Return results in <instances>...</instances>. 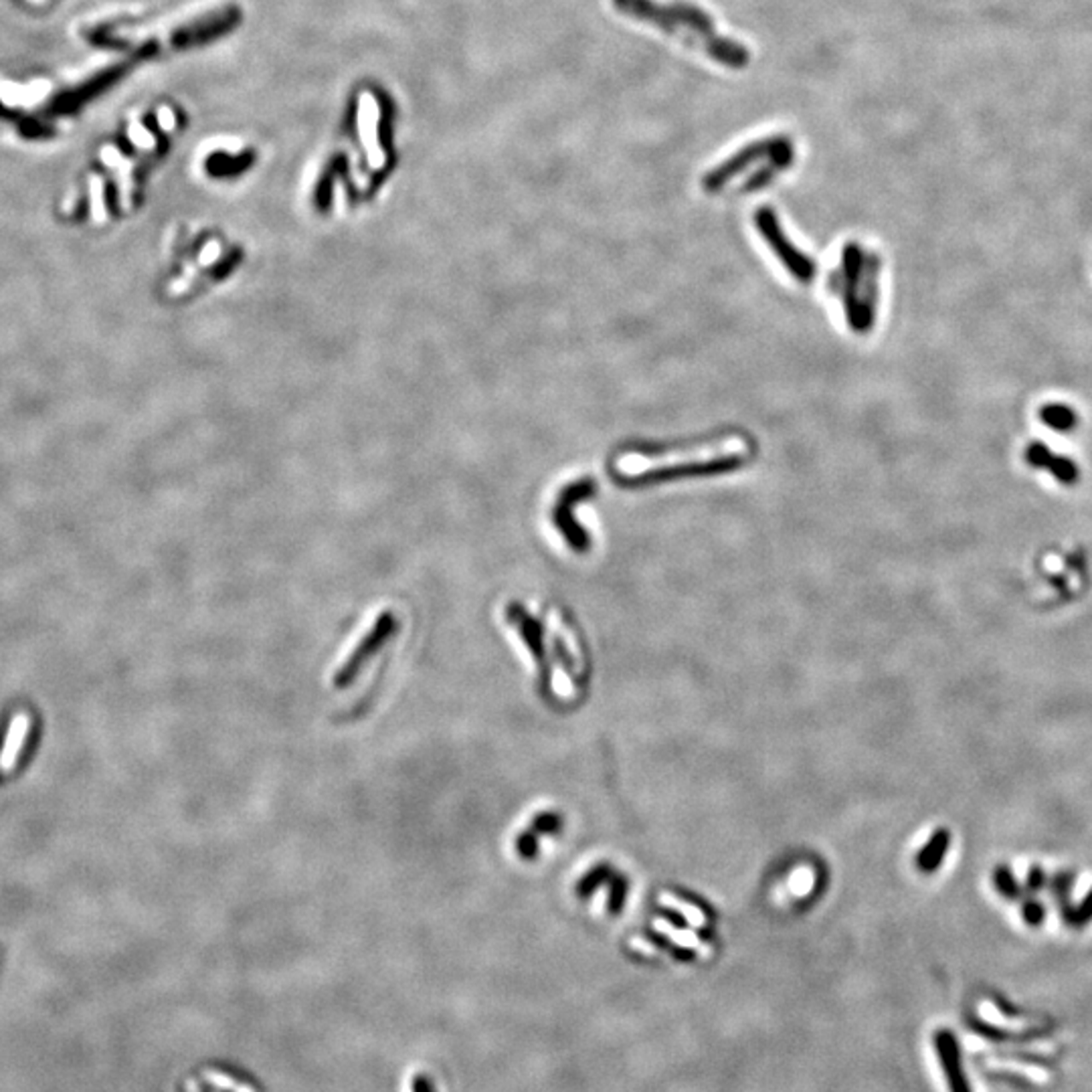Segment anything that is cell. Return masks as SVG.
<instances>
[{
	"mask_svg": "<svg viewBox=\"0 0 1092 1092\" xmlns=\"http://www.w3.org/2000/svg\"><path fill=\"white\" fill-rule=\"evenodd\" d=\"M993 886L997 888V892L1006 898H1018L1022 891H1019L1018 880L1013 878V872L1007 868V866H997L993 870Z\"/></svg>",
	"mask_w": 1092,
	"mask_h": 1092,
	"instance_id": "12",
	"label": "cell"
},
{
	"mask_svg": "<svg viewBox=\"0 0 1092 1092\" xmlns=\"http://www.w3.org/2000/svg\"><path fill=\"white\" fill-rule=\"evenodd\" d=\"M1022 916L1030 926H1040L1042 920L1046 919V908L1042 907L1038 900H1028L1022 907Z\"/></svg>",
	"mask_w": 1092,
	"mask_h": 1092,
	"instance_id": "14",
	"label": "cell"
},
{
	"mask_svg": "<svg viewBox=\"0 0 1092 1092\" xmlns=\"http://www.w3.org/2000/svg\"><path fill=\"white\" fill-rule=\"evenodd\" d=\"M1064 916H1066V923L1070 926H1084L1089 920H1092V891L1086 894L1078 907L1064 910Z\"/></svg>",
	"mask_w": 1092,
	"mask_h": 1092,
	"instance_id": "13",
	"label": "cell"
},
{
	"mask_svg": "<svg viewBox=\"0 0 1092 1092\" xmlns=\"http://www.w3.org/2000/svg\"><path fill=\"white\" fill-rule=\"evenodd\" d=\"M1044 880H1046L1044 872H1042L1040 868H1031L1030 878H1028V888H1030L1031 892H1036L1038 888L1044 886Z\"/></svg>",
	"mask_w": 1092,
	"mask_h": 1092,
	"instance_id": "15",
	"label": "cell"
},
{
	"mask_svg": "<svg viewBox=\"0 0 1092 1092\" xmlns=\"http://www.w3.org/2000/svg\"><path fill=\"white\" fill-rule=\"evenodd\" d=\"M1025 459L1031 465H1036V468L1048 470L1056 480L1064 482V484H1072V482L1078 480L1077 465L1070 462V459L1062 458V455H1054V452H1050L1046 446H1042V443H1034V446L1025 449Z\"/></svg>",
	"mask_w": 1092,
	"mask_h": 1092,
	"instance_id": "8",
	"label": "cell"
},
{
	"mask_svg": "<svg viewBox=\"0 0 1092 1092\" xmlns=\"http://www.w3.org/2000/svg\"><path fill=\"white\" fill-rule=\"evenodd\" d=\"M1042 423L1056 431H1068L1077 425V413L1062 403H1050L1040 409Z\"/></svg>",
	"mask_w": 1092,
	"mask_h": 1092,
	"instance_id": "11",
	"label": "cell"
},
{
	"mask_svg": "<svg viewBox=\"0 0 1092 1092\" xmlns=\"http://www.w3.org/2000/svg\"><path fill=\"white\" fill-rule=\"evenodd\" d=\"M613 7L628 19L654 26L724 67L745 69L750 63L749 47L721 35L712 16L688 0H613Z\"/></svg>",
	"mask_w": 1092,
	"mask_h": 1092,
	"instance_id": "1",
	"label": "cell"
},
{
	"mask_svg": "<svg viewBox=\"0 0 1092 1092\" xmlns=\"http://www.w3.org/2000/svg\"><path fill=\"white\" fill-rule=\"evenodd\" d=\"M795 148L789 136L777 134L749 142V144L728 156L702 177V189L706 193H718L728 184L746 174L740 183V193H750L769 186L777 174L793 164Z\"/></svg>",
	"mask_w": 1092,
	"mask_h": 1092,
	"instance_id": "2",
	"label": "cell"
},
{
	"mask_svg": "<svg viewBox=\"0 0 1092 1092\" xmlns=\"http://www.w3.org/2000/svg\"><path fill=\"white\" fill-rule=\"evenodd\" d=\"M935 1044L938 1052V1060H941V1066L943 1070H945V1077L949 1078V1089H951V1092H971L967 1077H965L961 1068L959 1046L957 1042H955L951 1031H945V1030L938 1031Z\"/></svg>",
	"mask_w": 1092,
	"mask_h": 1092,
	"instance_id": "7",
	"label": "cell"
},
{
	"mask_svg": "<svg viewBox=\"0 0 1092 1092\" xmlns=\"http://www.w3.org/2000/svg\"><path fill=\"white\" fill-rule=\"evenodd\" d=\"M949 848H951V833H949V830H937L929 839V844L920 850L919 858H916V866L923 872H935L941 866Z\"/></svg>",
	"mask_w": 1092,
	"mask_h": 1092,
	"instance_id": "10",
	"label": "cell"
},
{
	"mask_svg": "<svg viewBox=\"0 0 1092 1092\" xmlns=\"http://www.w3.org/2000/svg\"><path fill=\"white\" fill-rule=\"evenodd\" d=\"M595 492H597L595 480L583 477V480L573 482V484L564 488V490L558 493L557 504H554L552 508L554 526L561 530L563 539L567 540L577 552H585L587 548H589V536H587V532L581 528L577 520H575L577 518V516H575V508H577L583 500H587V498L595 496Z\"/></svg>",
	"mask_w": 1092,
	"mask_h": 1092,
	"instance_id": "5",
	"label": "cell"
},
{
	"mask_svg": "<svg viewBox=\"0 0 1092 1092\" xmlns=\"http://www.w3.org/2000/svg\"><path fill=\"white\" fill-rule=\"evenodd\" d=\"M755 223H756V229H759V233L762 235V239L767 241V245L771 247L773 254L777 255V260L787 267L789 273H791L797 282H803V283L811 282L815 276V263L811 261V257L805 255L803 251H799L797 247L791 243V239L785 235L775 211L769 207L759 208L755 215Z\"/></svg>",
	"mask_w": 1092,
	"mask_h": 1092,
	"instance_id": "4",
	"label": "cell"
},
{
	"mask_svg": "<svg viewBox=\"0 0 1092 1092\" xmlns=\"http://www.w3.org/2000/svg\"><path fill=\"white\" fill-rule=\"evenodd\" d=\"M29 728H31V718L20 712L16 715L13 721L9 724V733L4 737V745L0 749V771L3 773H10L15 769L16 761H19L20 750H23V745L26 737H29Z\"/></svg>",
	"mask_w": 1092,
	"mask_h": 1092,
	"instance_id": "9",
	"label": "cell"
},
{
	"mask_svg": "<svg viewBox=\"0 0 1092 1092\" xmlns=\"http://www.w3.org/2000/svg\"><path fill=\"white\" fill-rule=\"evenodd\" d=\"M393 629H394V619L388 616V613H387L385 617L378 619L375 628L371 629V634L366 635V639H362L360 644H359V647H356V651L353 654V657H350V660L347 662V666H344L336 674V686H338V688H342V686H348L350 682H353L356 674H359V669L365 666V662L369 660L371 656H375L377 651L381 650V645L385 644L388 638H391Z\"/></svg>",
	"mask_w": 1092,
	"mask_h": 1092,
	"instance_id": "6",
	"label": "cell"
},
{
	"mask_svg": "<svg viewBox=\"0 0 1092 1092\" xmlns=\"http://www.w3.org/2000/svg\"><path fill=\"white\" fill-rule=\"evenodd\" d=\"M878 272H880V260L852 241L844 247L842 263L830 276L832 294L842 298L848 324L855 332H868L874 322Z\"/></svg>",
	"mask_w": 1092,
	"mask_h": 1092,
	"instance_id": "3",
	"label": "cell"
}]
</instances>
